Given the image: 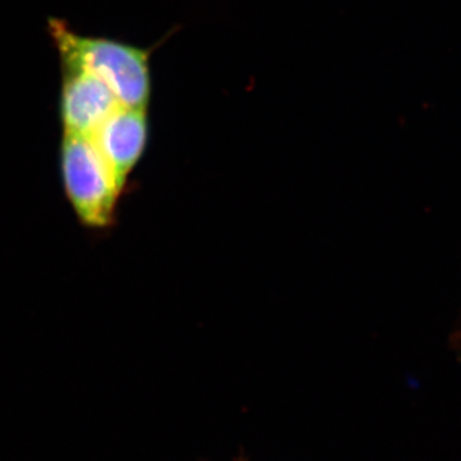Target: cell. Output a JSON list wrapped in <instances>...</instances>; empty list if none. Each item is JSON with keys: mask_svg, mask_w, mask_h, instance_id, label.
Masks as SVG:
<instances>
[{"mask_svg": "<svg viewBox=\"0 0 461 461\" xmlns=\"http://www.w3.org/2000/svg\"><path fill=\"white\" fill-rule=\"evenodd\" d=\"M50 25L63 68L85 69L96 76L123 107L147 108L151 94V50L81 36L63 21L51 20Z\"/></svg>", "mask_w": 461, "mask_h": 461, "instance_id": "cell-1", "label": "cell"}, {"mask_svg": "<svg viewBox=\"0 0 461 461\" xmlns=\"http://www.w3.org/2000/svg\"><path fill=\"white\" fill-rule=\"evenodd\" d=\"M149 136L145 108L120 105L90 136L118 184L123 187L133 167L140 160Z\"/></svg>", "mask_w": 461, "mask_h": 461, "instance_id": "cell-4", "label": "cell"}, {"mask_svg": "<svg viewBox=\"0 0 461 461\" xmlns=\"http://www.w3.org/2000/svg\"><path fill=\"white\" fill-rule=\"evenodd\" d=\"M60 169L67 198L81 223L91 229L111 226L122 187L90 136L65 133Z\"/></svg>", "mask_w": 461, "mask_h": 461, "instance_id": "cell-2", "label": "cell"}, {"mask_svg": "<svg viewBox=\"0 0 461 461\" xmlns=\"http://www.w3.org/2000/svg\"><path fill=\"white\" fill-rule=\"evenodd\" d=\"M60 120L66 135L91 136L120 107L117 98L96 76L77 68H63Z\"/></svg>", "mask_w": 461, "mask_h": 461, "instance_id": "cell-3", "label": "cell"}]
</instances>
